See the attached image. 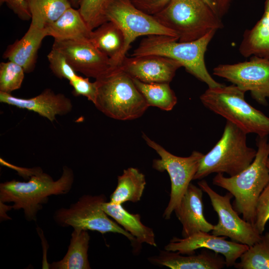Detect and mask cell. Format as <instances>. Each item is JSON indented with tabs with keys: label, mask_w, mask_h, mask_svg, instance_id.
I'll return each mask as SVG.
<instances>
[{
	"label": "cell",
	"mask_w": 269,
	"mask_h": 269,
	"mask_svg": "<svg viewBox=\"0 0 269 269\" xmlns=\"http://www.w3.org/2000/svg\"><path fill=\"white\" fill-rule=\"evenodd\" d=\"M37 168L27 182L12 179L0 184V203L12 202L10 209H23L25 218L36 221L38 212L51 195H64L71 190L74 180L72 169L65 166L60 177L54 181Z\"/></svg>",
	"instance_id": "cell-1"
},
{
	"label": "cell",
	"mask_w": 269,
	"mask_h": 269,
	"mask_svg": "<svg viewBox=\"0 0 269 269\" xmlns=\"http://www.w3.org/2000/svg\"><path fill=\"white\" fill-rule=\"evenodd\" d=\"M256 156L252 163L237 175L227 177L217 173L213 184L231 193L234 209L246 221L254 225L256 209L259 197L269 183V170L267 166L269 156L268 136H257Z\"/></svg>",
	"instance_id": "cell-2"
},
{
	"label": "cell",
	"mask_w": 269,
	"mask_h": 269,
	"mask_svg": "<svg viewBox=\"0 0 269 269\" xmlns=\"http://www.w3.org/2000/svg\"><path fill=\"white\" fill-rule=\"evenodd\" d=\"M216 31L211 30L194 41L180 42L177 37L153 35L142 39L130 56L155 55L172 59L180 64L186 71L208 87L223 84L216 81L206 67L204 56L210 42Z\"/></svg>",
	"instance_id": "cell-3"
},
{
	"label": "cell",
	"mask_w": 269,
	"mask_h": 269,
	"mask_svg": "<svg viewBox=\"0 0 269 269\" xmlns=\"http://www.w3.org/2000/svg\"><path fill=\"white\" fill-rule=\"evenodd\" d=\"M97 94L94 105L106 116L120 121L141 117L149 106L133 78L119 68L95 80Z\"/></svg>",
	"instance_id": "cell-4"
},
{
	"label": "cell",
	"mask_w": 269,
	"mask_h": 269,
	"mask_svg": "<svg viewBox=\"0 0 269 269\" xmlns=\"http://www.w3.org/2000/svg\"><path fill=\"white\" fill-rule=\"evenodd\" d=\"M245 92L235 85L208 88L200 96L206 108L231 122L247 134L269 135V117L250 105Z\"/></svg>",
	"instance_id": "cell-5"
},
{
	"label": "cell",
	"mask_w": 269,
	"mask_h": 269,
	"mask_svg": "<svg viewBox=\"0 0 269 269\" xmlns=\"http://www.w3.org/2000/svg\"><path fill=\"white\" fill-rule=\"evenodd\" d=\"M247 135L227 120L221 137L203 155L193 180L202 179L213 173L234 176L248 167L254 160L257 150L248 146Z\"/></svg>",
	"instance_id": "cell-6"
},
{
	"label": "cell",
	"mask_w": 269,
	"mask_h": 269,
	"mask_svg": "<svg viewBox=\"0 0 269 269\" xmlns=\"http://www.w3.org/2000/svg\"><path fill=\"white\" fill-rule=\"evenodd\" d=\"M153 16L160 23L176 33L180 42L196 40L211 30L223 27L222 19L202 0H170Z\"/></svg>",
	"instance_id": "cell-7"
},
{
	"label": "cell",
	"mask_w": 269,
	"mask_h": 269,
	"mask_svg": "<svg viewBox=\"0 0 269 269\" xmlns=\"http://www.w3.org/2000/svg\"><path fill=\"white\" fill-rule=\"evenodd\" d=\"M106 201L104 194L83 195L68 208H61L55 211L53 219L62 227H72L74 229L95 231L102 234H122L131 241L134 248H138L136 239L108 217L103 208Z\"/></svg>",
	"instance_id": "cell-8"
},
{
	"label": "cell",
	"mask_w": 269,
	"mask_h": 269,
	"mask_svg": "<svg viewBox=\"0 0 269 269\" xmlns=\"http://www.w3.org/2000/svg\"><path fill=\"white\" fill-rule=\"evenodd\" d=\"M142 138L160 156V158L153 160L152 167L160 172L166 171L170 177V199L163 214L164 219L168 220L193 180L204 154L194 150L188 157L178 156L166 150L145 134H143Z\"/></svg>",
	"instance_id": "cell-9"
},
{
	"label": "cell",
	"mask_w": 269,
	"mask_h": 269,
	"mask_svg": "<svg viewBox=\"0 0 269 269\" xmlns=\"http://www.w3.org/2000/svg\"><path fill=\"white\" fill-rule=\"evenodd\" d=\"M198 186L209 197L212 206L218 217V223L214 225L212 234L229 238L231 241L251 246L262 237L255 225L242 219L232 206L233 195L227 192L224 195L212 189L207 181L201 180Z\"/></svg>",
	"instance_id": "cell-10"
},
{
	"label": "cell",
	"mask_w": 269,
	"mask_h": 269,
	"mask_svg": "<svg viewBox=\"0 0 269 269\" xmlns=\"http://www.w3.org/2000/svg\"><path fill=\"white\" fill-rule=\"evenodd\" d=\"M213 75L224 78L245 93L250 92L259 104L267 105L269 98V59L257 56L249 61L235 64H219Z\"/></svg>",
	"instance_id": "cell-11"
},
{
	"label": "cell",
	"mask_w": 269,
	"mask_h": 269,
	"mask_svg": "<svg viewBox=\"0 0 269 269\" xmlns=\"http://www.w3.org/2000/svg\"><path fill=\"white\" fill-rule=\"evenodd\" d=\"M107 18L120 27L125 36L121 63L132 43L139 36L163 35L178 39L176 33L160 23L153 15L136 8L129 0H115L108 9Z\"/></svg>",
	"instance_id": "cell-12"
},
{
	"label": "cell",
	"mask_w": 269,
	"mask_h": 269,
	"mask_svg": "<svg viewBox=\"0 0 269 269\" xmlns=\"http://www.w3.org/2000/svg\"><path fill=\"white\" fill-rule=\"evenodd\" d=\"M52 48L63 54L76 72L98 79L112 69L109 58L90 40H54Z\"/></svg>",
	"instance_id": "cell-13"
},
{
	"label": "cell",
	"mask_w": 269,
	"mask_h": 269,
	"mask_svg": "<svg viewBox=\"0 0 269 269\" xmlns=\"http://www.w3.org/2000/svg\"><path fill=\"white\" fill-rule=\"evenodd\" d=\"M226 239L225 236L198 232L186 238L173 237L165 246L164 250L190 255L195 254V251L199 249H208L222 255L225 258L227 267H234L249 246Z\"/></svg>",
	"instance_id": "cell-14"
},
{
	"label": "cell",
	"mask_w": 269,
	"mask_h": 269,
	"mask_svg": "<svg viewBox=\"0 0 269 269\" xmlns=\"http://www.w3.org/2000/svg\"><path fill=\"white\" fill-rule=\"evenodd\" d=\"M181 67L179 63L172 59L149 55L126 56L118 68L142 82L169 83Z\"/></svg>",
	"instance_id": "cell-15"
},
{
	"label": "cell",
	"mask_w": 269,
	"mask_h": 269,
	"mask_svg": "<svg viewBox=\"0 0 269 269\" xmlns=\"http://www.w3.org/2000/svg\"><path fill=\"white\" fill-rule=\"evenodd\" d=\"M0 102L34 112L52 122L55 120L56 116L67 115L73 108L69 98L62 93H56L49 88L28 99L16 97L10 94L0 92Z\"/></svg>",
	"instance_id": "cell-16"
},
{
	"label": "cell",
	"mask_w": 269,
	"mask_h": 269,
	"mask_svg": "<svg viewBox=\"0 0 269 269\" xmlns=\"http://www.w3.org/2000/svg\"><path fill=\"white\" fill-rule=\"evenodd\" d=\"M203 190L190 183L178 207L174 210L182 225V236L186 238L198 232L212 231L214 225L203 213Z\"/></svg>",
	"instance_id": "cell-17"
},
{
	"label": "cell",
	"mask_w": 269,
	"mask_h": 269,
	"mask_svg": "<svg viewBox=\"0 0 269 269\" xmlns=\"http://www.w3.org/2000/svg\"><path fill=\"white\" fill-rule=\"evenodd\" d=\"M210 251L207 249L197 255H184L177 252L165 250L148 260L155 265L171 269H221L226 266L225 258L222 255Z\"/></svg>",
	"instance_id": "cell-18"
},
{
	"label": "cell",
	"mask_w": 269,
	"mask_h": 269,
	"mask_svg": "<svg viewBox=\"0 0 269 269\" xmlns=\"http://www.w3.org/2000/svg\"><path fill=\"white\" fill-rule=\"evenodd\" d=\"M46 36L45 28H39L30 24L20 39L6 47L2 57L21 66L25 73H30L35 68L38 50Z\"/></svg>",
	"instance_id": "cell-19"
},
{
	"label": "cell",
	"mask_w": 269,
	"mask_h": 269,
	"mask_svg": "<svg viewBox=\"0 0 269 269\" xmlns=\"http://www.w3.org/2000/svg\"><path fill=\"white\" fill-rule=\"evenodd\" d=\"M91 42L110 59L112 69L118 68L125 45L122 29L114 22L108 20L92 31Z\"/></svg>",
	"instance_id": "cell-20"
},
{
	"label": "cell",
	"mask_w": 269,
	"mask_h": 269,
	"mask_svg": "<svg viewBox=\"0 0 269 269\" xmlns=\"http://www.w3.org/2000/svg\"><path fill=\"white\" fill-rule=\"evenodd\" d=\"M55 40H90L92 31L78 9L71 7L58 19L45 27Z\"/></svg>",
	"instance_id": "cell-21"
},
{
	"label": "cell",
	"mask_w": 269,
	"mask_h": 269,
	"mask_svg": "<svg viewBox=\"0 0 269 269\" xmlns=\"http://www.w3.org/2000/svg\"><path fill=\"white\" fill-rule=\"evenodd\" d=\"M239 51L245 57L257 56L269 59V0H265L260 19L244 32Z\"/></svg>",
	"instance_id": "cell-22"
},
{
	"label": "cell",
	"mask_w": 269,
	"mask_h": 269,
	"mask_svg": "<svg viewBox=\"0 0 269 269\" xmlns=\"http://www.w3.org/2000/svg\"><path fill=\"white\" fill-rule=\"evenodd\" d=\"M103 208L108 216L136 239L138 245L144 243L154 247L157 246L153 230L142 223L139 214L130 213L122 204L110 202H104Z\"/></svg>",
	"instance_id": "cell-23"
},
{
	"label": "cell",
	"mask_w": 269,
	"mask_h": 269,
	"mask_svg": "<svg viewBox=\"0 0 269 269\" xmlns=\"http://www.w3.org/2000/svg\"><path fill=\"white\" fill-rule=\"evenodd\" d=\"M90 237L87 230L74 229L68 251L60 261L54 262L49 267L52 269H90L88 258Z\"/></svg>",
	"instance_id": "cell-24"
},
{
	"label": "cell",
	"mask_w": 269,
	"mask_h": 269,
	"mask_svg": "<svg viewBox=\"0 0 269 269\" xmlns=\"http://www.w3.org/2000/svg\"><path fill=\"white\" fill-rule=\"evenodd\" d=\"M146 185L144 175L134 167L125 169L118 177L116 188L111 195L110 202L122 204L125 202L140 200Z\"/></svg>",
	"instance_id": "cell-25"
},
{
	"label": "cell",
	"mask_w": 269,
	"mask_h": 269,
	"mask_svg": "<svg viewBox=\"0 0 269 269\" xmlns=\"http://www.w3.org/2000/svg\"><path fill=\"white\" fill-rule=\"evenodd\" d=\"M31 14L30 24L39 28L58 19L72 7L69 0H26Z\"/></svg>",
	"instance_id": "cell-26"
},
{
	"label": "cell",
	"mask_w": 269,
	"mask_h": 269,
	"mask_svg": "<svg viewBox=\"0 0 269 269\" xmlns=\"http://www.w3.org/2000/svg\"><path fill=\"white\" fill-rule=\"evenodd\" d=\"M137 89L149 106L169 111L177 102V97L168 83H144L133 78Z\"/></svg>",
	"instance_id": "cell-27"
},
{
	"label": "cell",
	"mask_w": 269,
	"mask_h": 269,
	"mask_svg": "<svg viewBox=\"0 0 269 269\" xmlns=\"http://www.w3.org/2000/svg\"><path fill=\"white\" fill-rule=\"evenodd\" d=\"M234 267L237 269H269V232L262 235L261 240L240 257Z\"/></svg>",
	"instance_id": "cell-28"
},
{
	"label": "cell",
	"mask_w": 269,
	"mask_h": 269,
	"mask_svg": "<svg viewBox=\"0 0 269 269\" xmlns=\"http://www.w3.org/2000/svg\"><path fill=\"white\" fill-rule=\"evenodd\" d=\"M115 0H80L78 10L91 30L108 21L107 12Z\"/></svg>",
	"instance_id": "cell-29"
},
{
	"label": "cell",
	"mask_w": 269,
	"mask_h": 269,
	"mask_svg": "<svg viewBox=\"0 0 269 269\" xmlns=\"http://www.w3.org/2000/svg\"><path fill=\"white\" fill-rule=\"evenodd\" d=\"M23 68L11 61L0 63V92L10 94L19 89L24 77Z\"/></svg>",
	"instance_id": "cell-30"
},
{
	"label": "cell",
	"mask_w": 269,
	"mask_h": 269,
	"mask_svg": "<svg viewBox=\"0 0 269 269\" xmlns=\"http://www.w3.org/2000/svg\"><path fill=\"white\" fill-rule=\"evenodd\" d=\"M47 57L50 70L58 78L66 79L70 81L78 76L63 54L57 49L52 48Z\"/></svg>",
	"instance_id": "cell-31"
},
{
	"label": "cell",
	"mask_w": 269,
	"mask_h": 269,
	"mask_svg": "<svg viewBox=\"0 0 269 269\" xmlns=\"http://www.w3.org/2000/svg\"><path fill=\"white\" fill-rule=\"evenodd\" d=\"M269 220V183L260 194L256 209L255 226L263 234L266 224Z\"/></svg>",
	"instance_id": "cell-32"
},
{
	"label": "cell",
	"mask_w": 269,
	"mask_h": 269,
	"mask_svg": "<svg viewBox=\"0 0 269 269\" xmlns=\"http://www.w3.org/2000/svg\"><path fill=\"white\" fill-rule=\"evenodd\" d=\"M69 84L73 88L74 95L84 96L94 104L97 94L96 81L92 82L89 81L88 77L84 78L78 75L76 78L70 81Z\"/></svg>",
	"instance_id": "cell-33"
},
{
	"label": "cell",
	"mask_w": 269,
	"mask_h": 269,
	"mask_svg": "<svg viewBox=\"0 0 269 269\" xmlns=\"http://www.w3.org/2000/svg\"><path fill=\"white\" fill-rule=\"evenodd\" d=\"M136 8L151 15L161 11L170 0H129Z\"/></svg>",
	"instance_id": "cell-34"
},
{
	"label": "cell",
	"mask_w": 269,
	"mask_h": 269,
	"mask_svg": "<svg viewBox=\"0 0 269 269\" xmlns=\"http://www.w3.org/2000/svg\"><path fill=\"white\" fill-rule=\"evenodd\" d=\"M0 5L5 3L7 6L23 20L31 19L26 0H0Z\"/></svg>",
	"instance_id": "cell-35"
},
{
	"label": "cell",
	"mask_w": 269,
	"mask_h": 269,
	"mask_svg": "<svg viewBox=\"0 0 269 269\" xmlns=\"http://www.w3.org/2000/svg\"><path fill=\"white\" fill-rule=\"evenodd\" d=\"M220 18L225 15L231 6L232 0H202Z\"/></svg>",
	"instance_id": "cell-36"
},
{
	"label": "cell",
	"mask_w": 269,
	"mask_h": 269,
	"mask_svg": "<svg viewBox=\"0 0 269 269\" xmlns=\"http://www.w3.org/2000/svg\"><path fill=\"white\" fill-rule=\"evenodd\" d=\"M72 7L78 9L80 0H69Z\"/></svg>",
	"instance_id": "cell-37"
},
{
	"label": "cell",
	"mask_w": 269,
	"mask_h": 269,
	"mask_svg": "<svg viewBox=\"0 0 269 269\" xmlns=\"http://www.w3.org/2000/svg\"><path fill=\"white\" fill-rule=\"evenodd\" d=\"M267 166L269 170V157L268 158L267 162Z\"/></svg>",
	"instance_id": "cell-38"
}]
</instances>
